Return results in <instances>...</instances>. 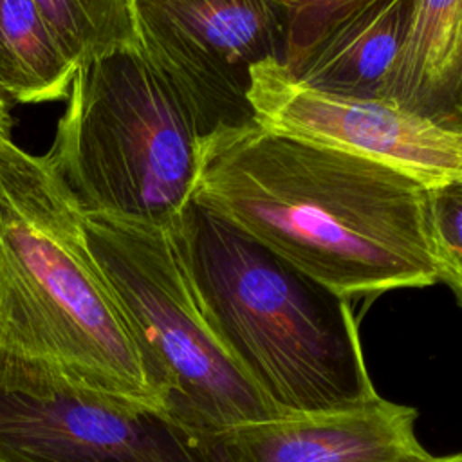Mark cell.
I'll return each mask as SVG.
<instances>
[{"label":"cell","mask_w":462,"mask_h":462,"mask_svg":"<svg viewBox=\"0 0 462 462\" xmlns=\"http://www.w3.org/2000/svg\"><path fill=\"white\" fill-rule=\"evenodd\" d=\"M430 189L256 121L199 139L195 204L352 301L437 283Z\"/></svg>","instance_id":"cell-1"},{"label":"cell","mask_w":462,"mask_h":462,"mask_svg":"<svg viewBox=\"0 0 462 462\" xmlns=\"http://www.w3.org/2000/svg\"><path fill=\"white\" fill-rule=\"evenodd\" d=\"M0 374L166 413L164 392L45 155L0 137Z\"/></svg>","instance_id":"cell-2"},{"label":"cell","mask_w":462,"mask_h":462,"mask_svg":"<svg viewBox=\"0 0 462 462\" xmlns=\"http://www.w3.org/2000/svg\"><path fill=\"white\" fill-rule=\"evenodd\" d=\"M177 229L217 339L278 415L379 395L348 300L193 200Z\"/></svg>","instance_id":"cell-3"},{"label":"cell","mask_w":462,"mask_h":462,"mask_svg":"<svg viewBox=\"0 0 462 462\" xmlns=\"http://www.w3.org/2000/svg\"><path fill=\"white\" fill-rule=\"evenodd\" d=\"M199 132L141 49L83 61L45 159L81 211L173 222L191 199Z\"/></svg>","instance_id":"cell-4"},{"label":"cell","mask_w":462,"mask_h":462,"mask_svg":"<svg viewBox=\"0 0 462 462\" xmlns=\"http://www.w3.org/2000/svg\"><path fill=\"white\" fill-rule=\"evenodd\" d=\"M81 222L148 352L171 419L220 435L278 415L217 339L184 258L179 218L157 224L81 211Z\"/></svg>","instance_id":"cell-5"},{"label":"cell","mask_w":462,"mask_h":462,"mask_svg":"<svg viewBox=\"0 0 462 462\" xmlns=\"http://www.w3.org/2000/svg\"><path fill=\"white\" fill-rule=\"evenodd\" d=\"M139 45L200 137L254 121L251 72L283 61L287 16L271 0H134Z\"/></svg>","instance_id":"cell-6"},{"label":"cell","mask_w":462,"mask_h":462,"mask_svg":"<svg viewBox=\"0 0 462 462\" xmlns=\"http://www.w3.org/2000/svg\"><path fill=\"white\" fill-rule=\"evenodd\" d=\"M0 462H227L222 433L61 383L0 374Z\"/></svg>","instance_id":"cell-7"},{"label":"cell","mask_w":462,"mask_h":462,"mask_svg":"<svg viewBox=\"0 0 462 462\" xmlns=\"http://www.w3.org/2000/svg\"><path fill=\"white\" fill-rule=\"evenodd\" d=\"M254 121L280 135L345 152L393 171L426 189L462 180V132L444 128L392 99H366L309 87L282 61L251 72Z\"/></svg>","instance_id":"cell-8"},{"label":"cell","mask_w":462,"mask_h":462,"mask_svg":"<svg viewBox=\"0 0 462 462\" xmlns=\"http://www.w3.org/2000/svg\"><path fill=\"white\" fill-rule=\"evenodd\" d=\"M417 411L381 395L343 410L276 415L222 433L227 462H428Z\"/></svg>","instance_id":"cell-9"},{"label":"cell","mask_w":462,"mask_h":462,"mask_svg":"<svg viewBox=\"0 0 462 462\" xmlns=\"http://www.w3.org/2000/svg\"><path fill=\"white\" fill-rule=\"evenodd\" d=\"M411 0H356L282 63L312 88L388 99Z\"/></svg>","instance_id":"cell-10"},{"label":"cell","mask_w":462,"mask_h":462,"mask_svg":"<svg viewBox=\"0 0 462 462\" xmlns=\"http://www.w3.org/2000/svg\"><path fill=\"white\" fill-rule=\"evenodd\" d=\"M388 99L462 132V0H411Z\"/></svg>","instance_id":"cell-11"},{"label":"cell","mask_w":462,"mask_h":462,"mask_svg":"<svg viewBox=\"0 0 462 462\" xmlns=\"http://www.w3.org/2000/svg\"><path fill=\"white\" fill-rule=\"evenodd\" d=\"M74 72L32 0H0V94L7 101H65Z\"/></svg>","instance_id":"cell-12"},{"label":"cell","mask_w":462,"mask_h":462,"mask_svg":"<svg viewBox=\"0 0 462 462\" xmlns=\"http://www.w3.org/2000/svg\"><path fill=\"white\" fill-rule=\"evenodd\" d=\"M52 36L76 65L125 51L141 49L134 0H32Z\"/></svg>","instance_id":"cell-13"},{"label":"cell","mask_w":462,"mask_h":462,"mask_svg":"<svg viewBox=\"0 0 462 462\" xmlns=\"http://www.w3.org/2000/svg\"><path fill=\"white\" fill-rule=\"evenodd\" d=\"M428 227L437 282L462 307V180L430 189Z\"/></svg>","instance_id":"cell-14"},{"label":"cell","mask_w":462,"mask_h":462,"mask_svg":"<svg viewBox=\"0 0 462 462\" xmlns=\"http://www.w3.org/2000/svg\"><path fill=\"white\" fill-rule=\"evenodd\" d=\"M285 11L287 42L283 61L298 54L336 14L356 0H271Z\"/></svg>","instance_id":"cell-15"},{"label":"cell","mask_w":462,"mask_h":462,"mask_svg":"<svg viewBox=\"0 0 462 462\" xmlns=\"http://www.w3.org/2000/svg\"><path fill=\"white\" fill-rule=\"evenodd\" d=\"M13 117L9 112V101L0 94V137H11Z\"/></svg>","instance_id":"cell-16"},{"label":"cell","mask_w":462,"mask_h":462,"mask_svg":"<svg viewBox=\"0 0 462 462\" xmlns=\"http://www.w3.org/2000/svg\"><path fill=\"white\" fill-rule=\"evenodd\" d=\"M428 462H462V453H453L446 457H431Z\"/></svg>","instance_id":"cell-17"}]
</instances>
